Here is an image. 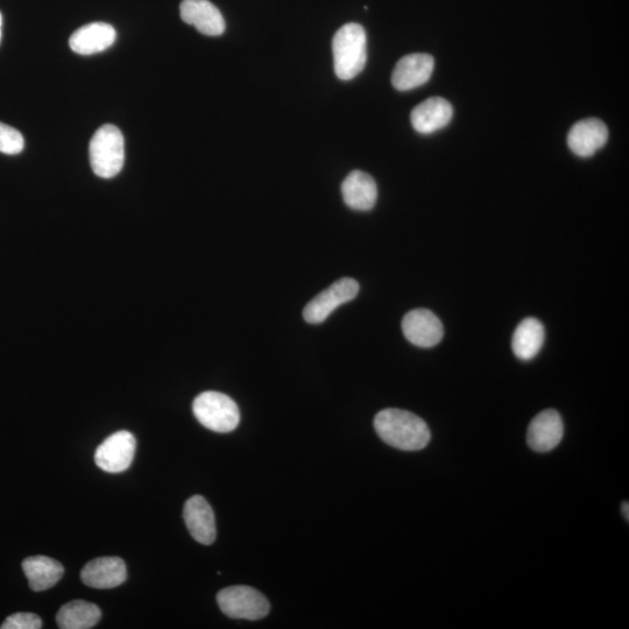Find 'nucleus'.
Returning a JSON list of instances; mask_svg holds the SVG:
<instances>
[{
    "instance_id": "1a4fd4ad",
    "label": "nucleus",
    "mask_w": 629,
    "mask_h": 629,
    "mask_svg": "<svg viewBox=\"0 0 629 629\" xmlns=\"http://www.w3.org/2000/svg\"><path fill=\"white\" fill-rule=\"evenodd\" d=\"M435 68L433 56L422 53L404 56L394 68L393 87L400 91L413 90L426 84Z\"/></svg>"
},
{
    "instance_id": "f257e3e1",
    "label": "nucleus",
    "mask_w": 629,
    "mask_h": 629,
    "mask_svg": "<svg viewBox=\"0 0 629 629\" xmlns=\"http://www.w3.org/2000/svg\"><path fill=\"white\" fill-rule=\"evenodd\" d=\"M374 428L381 440L404 451L422 450L431 438L428 424L404 409H384L374 419Z\"/></svg>"
},
{
    "instance_id": "aec40b11",
    "label": "nucleus",
    "mask_w": 629,
    "mask_h": 629,
    "mask_svg": "<svg viewBox=\"0 0 629 629\" xmlns=\"http://www.w3.org/2000/svg\"><path fill=\"white\" fill-rule=\"evenodd\" d=\"M102 612L100 607L84 600H74L63 605L56 616L62 629H89L100 623Z\"/></svg>"
},
{
    "instance_id": "4be33fe9",
    "label": "nucleus",
    "mask_w": 629,
    "mask_h": 629,
    "mask_svg": "<svg viewBox=\"0 0 629 629\" xmlns=\"http://www.w3.org/2000/svg\"><path fill=\"white\" fill-rule=\"evenodd\" d=\"M41 627L42 620L40 617L37 614L26 612L12 614L0 626L2 629H40Z\"/></svg>"
},
{
    "instance_id": "6ab92c4d",
    "label": "nucleus",
    "mask_w": 629,
    "mask_h": 629,
    "mask_svg": "<svg viewBox=\"0 0 629 629\" xmlns=\"http://www.w3.org/2000/svg\"><path fill=\"white\" fill-rule=\"evenodd\" d=\"M543 324L536 318L529 317L522 321L515 329L512 339V349L514 355L521 360H532L542 349L544 343Z\"/></svg>"
},
{
    "instance_id": "2eb2a0df",
    "label": "nucleus",
    "mask_w": 629,
    "mask_h": 629,
    "mask_svg": "<svg viewBox=\"0 0 629 629\" xmlns=\"http://www.w3.org/2000/svg\"><path fill=\"white\" fill-rule=\"evenodd\" d=\"M117 39V32L109 24L93 23L77 30L69 39L73 52L80 55H93L106 51Z\"/></svg>"
},
{
    "instance_id": "423d86ee",
    "label": "nucleus",
    "mask_w": 629,
    "mask_h": 629,
    "mask_svg": "<svg viewBox=\"0 0 629 629\" xmlns=\"http://www.w3.org/2000/svg\"><path fill=\"white\" fill-rule=\"evenodd\" d=\"M358 293L359 284L356 280L339 279L308 303L303 310V318L310 324H320L327 320L338 307L355 299Z\"/></svg>"
},
{
    "instance_id": "39448f33",
    "label": "nucleus",
    "mask_w": 629,
    "mask_h": 629,
    "mask_svg": "<svg viewBox=\"0 0 629 629\" xmlns=\"http://www.w3.org/2000/svg\"><path fill=\"white\" fill-rule=\"evenodd\" d=\"M219 609L232 619L257 621L270 613V603L263 595L251 586H230L218 593Z\"/></svg>"
},
{
    "instance_id": "9d476101",
    "label": "nucleus",
    "mask_w": 629,
    "mask_h": 629,
    "mask_svg": "<svg viewBox=\"0 0 629 629\" xmlns=\"http://www.w3.org/2000/svg\"><path fill=\"white\" fill-rule=\"evenodd\" d=\"M607 139L609 130L602 120L589 118L571 127L568 145L578 157L589 158L606 145Z\"/></svg>"
},
{
    "instance_id": "7ed1b4c3",
    "label": "nucleus",
    "mask_w": 629,
    "mask_h": 629,
    "mask_svg": "<svg viewBox=\"0 0 629 629\" xmlns=\"http://www.w3.org/2000/svg\"><path fill=\"white\" fill-rule=\"evenodd\" d=\"M90 164L102 179H112L122 171L125 162V140L115 125H103L94 134L89 147Z\"/></svg>"
},
{
    "instance_id": "b1692460",
    "label": "nucleus",
    "mask_w": 629,
    "mask_h": 629,
    "mask_svg": "<svg viewBox=\"0 0 629 629\" xmlns=\"http://www.w3.org/2000/svg\"><path fill=\"white\" fill-rule=\"evenodd\" d=\"M2 26H3V18H2V13H0V39H2Z\"/></svg>"
},
{
    "instance_id": "ddd939ff",
    "label": "nucleus",
    "mask_w": 629,
    "mask_h": 629,
    "mask_svg": "<svg viewBox=\"0 0 629 629\" xmlns=\"http://www.w3.org/2000/svg\"><path fill=\"white\" fill-rule=\"evenodd\" d=\"M126 564L119 557H100L89 562L81 572L82 582L94 589H113L125 583Z\"/></svg>"
},
{
    "instance_id": "f3484780",
    "label": "nucleus",
    "mask_w": 629,
    "mask_h": 629,
    "mask_svg": "<svg viewBox=\"0 0 629 629\" xmlns=\"http://www.w3.org/2000/svg\"><path fill=\"white\" fill-rule=\"evenodd\" d=\"M454 116L452 105L442 97H431L412 112L411 120L415 131L430 134L443 129Z\"/></svg>"
},
{
    "instance_id": "dca6fc26",
    "label": "nucleus",
    "mask_w": 629,
    "mask_h": 629,
    "mask_svg": "<svg viewBox=\"0 0 629 629\" xmlns=\"http://www.w3.org/2000/svg\"><path fill=\"white\" fill-rule=\"evenodd\" d=\"M342 195L346 206L357 211H369L378 199V187L371 175L355 171L342 183Z\"/></svg>"
},
{
    "instance_id": "4468645a",
    "label": "nucleus",
    "mask_w": 629,
    "mask_h": 629,
    "mask_svg": "<svg viewBox=\"0 0 629 629\" xmlns=\"http://www.w3.org/2000/svg\"><path fill=\"white\" fill-rule=\"evenodd\" d=\"M187 528L195 541L209 546L216 540V520L208 501L201 496L190 498L183 510Z\"/></svg>"
},
{
    "instance_id": "0eeeda50",
    "label": "nucleus",
    "mask_w": 629,
    "mask_h": 629,
    "mask_svg": "<svg viewBox=\"0 0 629 629\" xmlns=\"http://www.w3.org/2000/svg\"><path fill=\"white\" fill-rule=\"evenodd\" d=\"M137 441L130 431L122 430L106 438L97 448L95 462L109 473H120L130 468L136 455Z\"/></svg>"
},
{
    "instance_id": "412c9836",
    "label": "nucleus",
    "mask_w": 629,
    "mask_h": 629,
    "mask_svg": "<svg viewBox=\"0 0 629 629\" xmlns=\"http://www.w3.org/2000/svg\"><path fill=\"white\" fill-rule=\"evenodd\" d=\"M25 140L23 134L13 127L0 123V152L14 155L23 152Z\"/></svg>"
},
{
    "instance_id": "f8f14e48",
    "label": "nucleus",
    "mask_w": 629,
    "mask_h": 629,
    "mask_svg": "<svg viewBox=\"0 0 629 629\" xmlns=\"http://www.w3.org/2000/svg\"><path fill=\"white\" fill-rule=\"evenodd\" d=\"M180 13L186 24L194 26L208 37H218L225 31V20L221 11L209 0H183Z\"/></svg>"
},
{
    "instance_id": "5701e85b",
    "label": "nucleus",
    "mask_w": 629,
    "mask_h": 629,
    "mask_svg": "<svg viewBox=\"0 0 629 629\" xmlns=\"http://www.w3.org/2000/svg\"><path fill=\"white\" fill-rule=\"evenodd\" d=\"M628 508H629L628 503H624L623 504V514H624V517L626 518V520H629V510H628Z\"/></svg>"
},
{
    "instance_id": "20e7f679",
    "label": "nucleus",
    "mask_w": 629,
    "mask_h": 629,
    "mask_svg": "<svg viewBox=\"0 0 629 629\" xmlns=\"http://www.w3.org/2000/svg\"><path fill=\"white\" fill-rule=\"evenodd\" d=\"M193 412L202 426L216 433H230L240 422L239 408L228 395L204 392L194 401Z\"/></svg>"
},
{
    "instance_id": "f03ea898",
    "label": "nucleus",
    "mask_w": 629,
    "mask_h": 629,
    "mask_svg": "<svg viewBox=\"0 0 629 629\" xmlns=\"http://www.w3.org/2000/svg\"><path fill=\"white\" fill-rule=\"evenodd\" d=\"M335 73L339 80L355 79L367 61V37L364 27L349 23L339 28L332 39Z\"/></svg>"
},
{
    "instance_id": "9b49d317",
    "label": "nucleus",
    "mask_w": 629,
    "mask_h": 629,
    "mask_svg": "<svg viewBox=\"0 0 629 629\" xmlns=\"http://www.w3.org/2000/svg\"><path fill=\"white\" fill-rule=\"evenodd\" d=\"M564 434V426L561 415L554 409H547L536 415L530 422L527 431L529 448L536 452H548L554 450L561 443Z\"/></svg>"
},
{
    "instance_id": "a211bd4d",
    "label": "nucleus",
    "mask_w": 629,
    "mask_h": 629,
    "mask_svg": "<svg viewBox=\"0 0 629 629\" xmlns=\"http://www.w3.org/2000/svg\"><path fill=\"white\" fill-rule=\"evenodd\" d=\"M23 570L30 588L35 592L45 591L58 584L63 576L62 564L47 556L28 557L23 562Z\"/></svg>"
},
{
    "instance_id": "6e6552de",
    "label": "nucleus",
    "mask_w": 629,
    "mask_h": 629,
    "mask_svg": "<svg viewBox=\"0 0 629 629\" xmlns=\"http://www.w3.org/2000/svg\"><path fill=\"white\" fill-rule=\"evenodd\" d=\"M402 331L409 342L420 348H433L444 336L440 318L427 309L409 312L402 321Z\"/></svg>"
}]
</instances>
